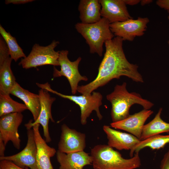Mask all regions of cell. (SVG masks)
<instances>
[{
    "label": "cell",
    "instance_id": "6da1fadb",
    "mask_svg": "<svg viewBox=\"0 0 169 169\" xmlns=\"http://www.w3.org/2000/svg\"><path fill=\"white\" fill-rule=\"evenodd\" d=\"M123 41L121 38L115 37L105 42V51L97 76L89 84L79 86L77 92L85 95H90L98 88L114 79H119L121 76L128 77L136 82H143L142 77L138 70V66L130 63L125 57Z\"/></svg>",
    "mask_w": 169,
    "mask_h": 169
},
{
    "label": "cell",
    "instance_id": "7a4b0ae2",
    "mask_svg": "<svg viewBox=\"0 0 169 169\" xmlns=\"http://www.w3.org/2000/svg\"><path fill=\"white\" fill-rule=\"evenodd\" d=\"M126 83L117 84L113 91L106 95V99L111 103V115L112 122L122 120L129 114L131 107L135 104L141 105L144 109L150 110L154 104L149 101L143 99L141 95L136 92L129 93L126 88Z\"/></svg>",
    "mask_w": 169,
    "mask_h": 169
},
{
    "label": "cell",
    "instance_id": "3957f363",
    "mask_svg": "<svg viewBox=\"0 0 169 169\" xmlns=\"http://www.w3.org/2000/svg\"><path fill=\"white\" fill-rule=\"evenodd\" d=\"M93 169H136L141 161L139 153L129 159L124 158L118 151L106 145H98L91 151Z\"/></svg>",
    "mask_w": 169,
    "mask_h": 169
},
{
    "label": "cell",
    "instance_id": "277c9868",
    "mask_svg": "<svg viewBox=\"0 0 169 169\" xmlns=\"http://www.w3.org/2000/svg\"><path fill=\"white\" fill-rule=\"evenodd\" d=\"M110 24L107 20L102 18L98 22L92 23H78L75 24V28L85 40L89 46L90 53H96L101 57L104 44L114 38Z\"/></svg>",
    "mask_w": 169,
    "mask_h": 169
},
{
    "label": "cell",
    "instance_id": "5b68a950",
    "mask_svg": "<svg viewBox=\"0 0 169 169\" xmlns=\"http://www.w3.org/2000/svg\"><path fill=\"white\" fill-rule=\"evenodd\" d=\"M38 86L41 89L55 94L62 98L68 99L78 105L81 110L80 122L82 125H85L88 118L93 111H95L97 116L100 120L103 116L100 111V107L102 105L103 96L100 93L94 91L91 95H68L62 94L53 90L48 83H39Z\"/></svg>",
    "mask_w": 169,
    "mask_h": 169
},
{
    "label": "cell",
    "instance_id": "8992f818",
    "mask_svg": "<svg viewBox=\"0 0 169 169\" xmlns=\"http://www.w3.org/2000/svg\"><path fill=\"white\" fill-rule=\"evenodd\" d=\"M59 44V41L54 40L45 46L35 44L29 54L26 57L22 59L19 65L25 69L46 65L59 66L58 61L59 51L54 50Z\"/></svg>",
    "mask_w": 169,
    "mask_h": 169
},
{
    "label": "cell",
    "instance_id": "52a82bcc",
    "mask_svg": "<svg viewBox=\"0 0 169 169\" xmlns=\"http://www.w3.org/2000/svg\"><path fill=\"white\" fill-rule=\"evenodd\" d=\"M59 51L58 61L60 69L59 70L54 66L53 77H65L70 84L71 93L74 95L77 91L79 83L81 81H87L88 80L86 76L81 75L79 71L78 66L81 58L79 57L75 61H71L68 57V50H63Z\"/></svg>",
    "mask_w": 169,
    "mask_h": 169
},
{
    "label": "cell",
    "instance_id": "ba28073f",
    "mask_svg": "<svg viewBox=\"0 0 169 169\" xmlns=\"http://www.w3.org/2000/svg\"><path fill=\"white\" fill-rule=\"evenodd\" d=\"M149 22L147 18L139 17L136 19L132 18L110 23V27L114 36L121 38L123 41H132L136 37L144 34Z\"/></svg>",
    "mask_w": 169,
    "mask_h": 169
},
{
    "label": "cell",
    "instance_id": "9c48e42d",
    "mask_svg": "<svg viewBox=\"0 0 169 169\" xmlns=\"http://www.w3.org/2000/svg\"><path fill=\"white\" fill-rule=\"evenodd\" d=\"M26 128L28 140L25 148L15 154L0 157V160L10 161L22 168L38 169L36 162L37 147L33 130L32 128Z\"/></svg>",
    "mask_w": 169,
    "mask_h": 169
},
{
    "label": "cell",
    "instance_id": "30bf717a",
    "mask_svg": "<svg viewBox=\"0 0 169 169\" xmlns=\"http://www.w3.org/2000/svg\"><path fill=\"white\" fill-rule=\"evenodd\" d=\"M5 41L0 38V94L10 95L17 82L11 68L12 60Z\"/></svg>",
    "mask_w": 169,
    "mask_h": 169
},
{
    "label": "cell",
    "instance_id": "8fae6325",
    "mask_svg": "<svg viewBox=\"0 0 169 169\" xmlns=\"http://www.w3.org/2000/svg\"><path fill=\"white\" fill-rule=\"evenodd\" d=\"M23 118L22 113H11L0 117V136L6 146L11 141L16 148H20L21 140L18 128Z\"/></svg>",
    "mask_w": 169,
    "mask_h": 169
},
{
    "label": "cell",
    "instance_id": "7c38bea8",
    "mask_svg": "<svg viewBox=\"0 0 169 169\" xmlns=\"http://www.w3.org/2000/svg\"><path fill=\"white\" fill-rule=\"evenodd\" d=\"M40 100L41 108L39 116L37 119L33 122L32 120L25 125V127L32 128L35 124L41 125L43 128L44 136L47 143L51 141L49 129V123L50 120L54 122L51 113V107L56 98L51 96L49 92L41 89L38 91Z\"/></svg>",
    "mask_w": 169,
    "mask_h": 169
},
{
    "label": "cell",
    "instance_id": "4fadbf2b",
    "mask_svg": "<svg viewBox=\"0 0 169 169\" xmlns=\"http://www.w3.org/2000/svg\"><path fill=\"white\" fill-rule=\"evenodd\" d=\"M58 151L66 153L84 151L86 146L85 135L69 128L65 124L61 127Z\"/></svg>",
    "mask_w": 169,
    "mask_h": 169
},
{
    "label": "cell",
    "instance_id": "5bb4252c",
    "mask_svg": "<svg viewBox=\"0 0 169 169\" xmlns=\"http://www.w3.org/2000/svg\"><path fill=\"white\" fill-rule=\"evenodd\" d=\"M150 110L144 109L125 119L115 122H112L111 126L115 128L125 131L134 136L141 140L144 124L147 119L153 113Z\"/></svg>",
    "mask_w": 169,
    "mask_h": 169
},
{
    "label": "cell",
    "instance_id": "9a60e30c",
    "mask_svg": "<svg viewBox=\"0 0 169 169\" xmlns=\"http://www.w3.org/2000/svg\"><path fill=\"white\" fill-rule=\"evenodd\" d=\"M101 15L110 23L123 22L133 18L124 0H100Z\"/></svg>",
    "mask_w": 169,
    "mask_h": 169
},
{
    "label": "cell",
    "instance_id": "2e32d148",
    "mask_svg": "<svg viewBox=\"0 0 169 169\" xmlns=\"http://www.w3.org/2000/svg\"><path fill=\"white\" fill-rule=\"evenodd\" d=\"M40 125L36 124L32 128L37 147L36 162L38 169H54L50 161V158L56 153L54 148L47 144L41 136L39 127Z\"/></svg>",
    "mask_w": 169,
    "mask_h": 169
},
{
    "label": "cell",
    "instance_id": "e0dca14e",
    "mask_svg": "<svg viewBox=\"0 0 169 169\" xmlns=\"http://www.w3.org/2000/svg\"><path fill=\"white\" fill-rule=\"evenodd\" d=\"M103 130L108 140V145L119 150H131L141 141L131 134L116 130L108 125H104Z\"/></svg>",
    "mask_w": 169,
    "mask_h": 169
},
{
    "label": "cell",
    "instance_id": "ac0fdd59",
    "mask_svg": "<svg viewBox=\"0 0 169 169\" xmlns=\"http://www.w3.org/2000/svg\"><path fill=\"white\" fill-rule=\"evenodd\" d=\"M56 154L60 165L59 169H83L92 164V156L84 151L66 153L58 150Z\"/></svg>",
    "mask_w": 169,
    "mask_h": 169
},
{
    "label": "cell",
    "instance_id": "d6986e66",
    "mask_svg": "<svg viewBox=\"0 0 169 169\" xmlns=\"http://www.w3.org/2000/svg\"><path fill=\"white\" fill-rule=\"evenodd\" d=\"M10 94L22 100L24 104L32 113L34 120L38 118L41 108L40 102L38 94L30 92L22 88L17 82Z\"/></svg>",
    "mask_w": 169,
    "mask_h": 169
},
{
    "label": "cell",
    "instance_id": "ffe728a7",
    "mask_svg": "<svg viewBox=\"0 0 169 169\" xmlns=\"http://www.w3.org/2000/svg\"><path fill=\"white\" fill-rule=\"evenodd\" d=\"M101 6L98 0H81L78 9L81 23L90 24L96 23L101 18Z\"/></svg>",
    "mask_w": 169,
    "mask_h": 169
},
{
    "label": "cell",
    "instance_id": "44dd1931",
    "mask_svg": "<svg viewBox=\"0 0 169 169\" xmlns=\"http://www.w3.org/2000/svg\"><path fill=\"white\" fill-rule=\"evenodd\" d=\"M162 108L159 110L154 119L143 127L141 140L163 133L169 132V123L163 121L161 118Z\"/></svg>",
    "mask_w": 169,
    "mask_h": 169
},
{
    "label": "cell",
    "instance_id": "7402d4cb",
    "mask_svg": "<svg viewBox=\"0 0 169 169\" xmlns=\"http://www.w3.org/2000/svg\"><path fill=\"white\" fill-rule=\"evenodd\" d=\"M169 143V135H156L144 140H141L130 151L131 157L133 156L134 153H139L141 149L146 147H149L152 150H158L163 148Z\"/></svg>",
    "mask_w": 169,
    "mask_h": 169
},
{
    "label": "cell",
    "instance_id": "603a6c76",
    "mask_svg": "<svg viewBox=\"0 0 169 169\" xmlns=\"http://www.w3.org/2000/svg\"><path fill=\"white\" fill-rule=\"evenodd\" d=\"M27 110L24 104L14 101L10 95L0 94V117L11 113H22Z\"/></svg>",
    "mask_w": 169,
    "mask_h": 169
},
{
    "label": "cell",
    "instance_id": "cb8c5ba5",
    "mask_svg": "<svg viewBox=\"0 0 169 169\" xmlns=\"http://www.w3.org/2000/svg\"><path fill=\"white\" fill-rule=\"evenodd\" d=\"M0 33L7 45L10 56L13 60L16 62L20 58H25L26 56L22 48L18 44L16 38L9 32L6 31L0 25Z\"/></svg>",
    "mask_w": 169,
    "mask_h": 169
},
{
    "label": "cell",
    "instance_id": "d4e9b609",
    "mask_svg": "<svg viewBox=\"0 0 169 169\" xmlns=\"http://www.w3.org/2000/svg\"><path fill=\"white\" fill-rule=\"evenodd\" d=\"M0 169H28L19 167L13 162L7 160L0 161Z\"/></svg>",
    "mask_w": 169,
    "mask_h": 169
},
{
    "label": "cell",
    "instance_id": "484cf974",
    "mask_svg": "<svg viewBox=\"0 0 169 169\" xmlns=\"http://www.w3.org/2000/svg\"><path fill=\"white\" fill-rule=\"evenodd\" d=\"M160 169H169V150L164 155L161 161Z\"/></svg>",
    "mask_w": 169,
    "mask_h": 169
},
{
    "label": "cell",
    "instance_id": "4316f807",
    "mask_svg": "<svg viewBox=\"0 0 169 169\" xmlns=\"http://www.w3.org/2000/svg\"><path fill=\"white\" fill-rule=\"evenodd\" d=\"M156 3L158 7L166 10L169 13V0H158Z\"/></svg>",
    "mask_w": 169,
    "mask_h": 169
},
{
    "label": "cell",
    "instance_id": "83f0119b",
    "mask_svg": "<svg viewBox=\"0 0 169 169\" xmlns=\"http://www.w3.org/2000/svg\"><path fill=\"white\" fill-rule=\"evenodd\" d=\"M33 0H6V4H24L33 1Z\"/></svg>",
    "mask_w": 169,
    "mask_h": 169
},
{
    "label": "cell",
    "instance_id": "f1b7e54d",
    "mask_svg": "<svg viewBox=\"0 0 169 169\" xmlns=\"http://www.w3.org/2000/svg\"><path fill=\"white\" fill-rule=\"evenodd\" d=\"M5 146L2 138L0 136V157L4 156Z\"/></svg>",
    "mask_w": 169,
    "mask_h": 169
},
{
    "label": "cell",
    "instance_id": "f546056e",
    "mask_svg": "<svg viewBox=\"0 0 169 169\" xmlns=\"http://www.w3.org/2000/svg\"><path fill=\"white\" fill-rule=\"evenodd\" d=\"M124 1L126 5L131 6L136 5L141 2V0H124Z\"/></svg>",
    "mask_w": 169,
    "mask_h": 169
},
{
    "label": "cell",
    "instance_id": "4dcf8cb0",
    "mask_svg": "<svg viewBox=\"0 0 169 169\" xmlns=\"http://www.w3.org/2000/svg\"><path fill=\"white\" fill-rule=\"evenodd\" d=\"M153 2L152 0H141L140 3L141 6H143L146 5L150 4Z\"/></svg>",
    "mask_w": 169,
    "mask_h": 169
},
{
    "label": "cell",
    "instance_id": "1f68e13d",
    "mask_svg": "<svg viewBox=\"0 0 169 169\" xmlns=\"http://www.w3.org/2000/svg\"><path fill=\"white\" fill-rule=\"evenodd\" d=\"M167 43H168V44L169 46V39L168 40V41H167Z\"/></svg>",
    "mask_w": 169,
    "mask_h": 169
},
{
    "label": "cell",
    "instance_id": "d6a6232c",
    "mask_svg": "<svg viewBox=\"0 0 169 169\" xmlns=\"http://www.w3.org/2000/svg\"><path fill=\"white\" fill-rule=\"evenodd\" d=\"M168 20H169V15L168 17Z\"/></svg>",
    "mask_w": 169,
    "mask_h": 169
}]
</instances>
